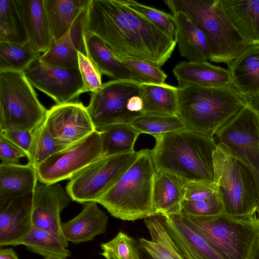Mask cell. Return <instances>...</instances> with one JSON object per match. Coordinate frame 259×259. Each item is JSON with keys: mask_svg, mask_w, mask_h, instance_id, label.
<instances>
[{"mask_svg": "<svg viewBox=\"0 0 259 259\" xmlns=\"http://www.w3.org/2000/svg\"><path fill=\"white\" fill-rule=\"evenodd\" d=\"M178 88L177 116L186 129L213 138L246 105L233 86Z\"/></svg>", "mask_w": 259, "mask_h": 259, "instance_id": "obj_3", "label": "cell"}, {"mask_svg": "<svg viewBox=\"0 0 259 259\" xmlns=\"http://www.w3.org/2000/svg\"><path fill=\"white\" fill-rule=\"evenodd\" d=\"M139 151L101 156L70 179L66 190L70 198L84 204L98 203L137 159Z\"/></svg>", "mask_w": 259, "mask_h": 259, "instance_id": "obj_9", "label": "cell"}, {"mask_svg": "<svg viewBox=\"0 0 259 259\" xmlns=\"http://www.w3.org/2000/svg\"><path fill=\"white\" fill-rule=\"evenodd\" d=\"M84 37L88 56L101 74L113 80H136L135 76L131 69L101 39L86 30Z\"/></svg>", "mask_w": 259, "mask_h": 259, "instance_id": "obj_28", "label": "cell"}, {"mask_svg": "<svg viewBox=\"0 0 259 259\" xmlns=\"http://www.w3.org/2000/svg\"><path fill=\"white\" fill-rule=\"evenodd\" d=\"M0 42H28L17 0H0Z\"/></svg>", "mask_w": 259, "mask_h": 259, "instance_id": "obj_33", "label": "cell"}, {"mask_svg": "<svg viewBox=\"0 0 259 259\" xmlns=\"http://www.w3.org/2000/svg\"><path fill=\"white\" fill-rule=\"evenodd\" d=\"M19 245H25L30 251L45 258L66 259L71 254L67 249V242L47 231L33 226Z\"/></svg>", "mask_w": 259, "mask_h": 259, "instance_id": "obj_32", "label": "cell"}, {"mask_svg": "<svg viewBox=\"0 0 259 259\" xmlns=\"http://www.w3.org/2000/svg\"><path fill=\"white\" fill-rule=\"evenodd\" d=\"M28 43L44 53L52 42L44 0H17Z\"/></svg>", "mask_w": 259, "mask_h": 259, "instance_id": "obj_23", "label": "cell"}, {"mask_svg": "<svg viewBox=\"0 0 259 259\" xmlns=\"http://www.w3.org/2000/svg\"><path fill=\"white\" fill-rule=\"evenodd\" d=\"M31 84L51 98L57 104L75 102L85 90L78 68L47 63L39 57L23 71Z\"/></svg>", "mask_w": 259, "mask_h": 259, "instance_id": "obj_13", "label": "cell"}, {"mask_svg": "<svg viewBox=\"0 0 259 259\" xmlns=\"http://www.w3.org/2000/svg\"><path fill=\"white\" fill-rule=\"evenodd\" d=\"M138 95L143 102V114L177 116L178 87L165 83H141Z\"/></svg>", "mask_w": 259, "mask_h": 259, "instance_id": "obj_29", "label": "cell"}, {"mask_svg": "<svg viewBox=\"0 0 259 259\" xmlns=\"http://www.w3.org/2000/svg\"><path fill=\"white\" fill-rule=\"evenodd\" d=\"M34 132L20 130H0V137L25 151L28 155L33 139Z\"/></svg>", "mask_w": 259, "mask_h": 259, "instance_id": "obj_43", "label": "cell"}, {"mask_svg": "<svg viewBox=\"0 0 259 259\" xmlns=\"http://www.w3.org/2000/svg\"><path fill=\"white\" fill-rule=\"evenodd\" d=\"M78 65L85 92L95 93L102 87V74L92 60L80 52L78 53Z\"/></svg>", "mask_w": 259, "mask_h": 259, "instance_id": "obj_41", "label": "cell"}, {"mask_svg": "<svg viewBox=\"0 0 259 259\" xmlns=\"http://www.w3.org/2000/svg\"><path fill=\"white\" fill-rule=\"evenodd\" d=\"M164 3L172 14L185 13L202 30L209 44L210 61L228 65L251 46L232 24L221 0H166Z\"/></svg>", "mask_w": 259, "mask_h": 259, "instance_id": "obj_5", "label": "cell"}, {"mask_svg": "<svg viewBox=\"0 0 259 259\" xmlns=\"http://www.w3.org/2000/svg\"><path fill=\"white\" fill-rule=\"evenodd\" d=\"M180 214L223 259H259V221L256 214L245 217L224 213L209 217Z\"/></svg>", "mask_w": 259, "mask_h": 259, "instance_id": "obj_6", "label": "cell"}, {"mask_svg": "<svg viewBox=\"0 0 259 259\" xmlns=\"http://www.w3.org/2000/svg\"><path fill=\"white\" fill-rule=\"evenodd\" d=\"M151 150L156 170L171 173L185 183L214 184L213 137L187 129L153 136Z\"/></svg>", "mask_w": 259, "mask_h": 259, "instance_id": "obj_2", "label": "cell"}, {"mask_svg": "<svg viewBox=\"0 0 259 259\" xmlns=\"http://www.w3.org/2000/svg\"><path fill=\"white\" fill-rule=\"evenodd\" d=\"M185 199L187 200H201L218 193L214 184L191 182L185 183Z\"/></svg>", "mask_w": 259, "mask_h": 259, "instance_id": "obj_42", "label": "cell"}, {"mask_svg": "<svg viewBox=\"0 0 259 259\" xmlns=\"http://www.w3.org/2000/svg\"><path fill=\"white\" fill-rule=\"evenodd\" d=\"M28 157L27 153L13 143L0 137V158L1 162L19 163V159Z\"/></svg>", "mask_w": 259, "mask_h": 259, "instance_id": "obj_44", "label": "cell"}, {"mask_svg": "<svg viewBox=\"0 0 259 259\" xmlns=\"http://www.w3.org/2000/svg\"><path fill=\"white\" fill-rule=\"evenodd\" d=\"M156 171L151 150H141L135 161L98 203L114 217L124 221L156 214L153 204Z\"/></svg>", "mask_w": 259, "mask_h": 259, "instance_id": "obj_4", "label": "cell"}, {"mask_svg": "<svg viewBox=\"0 0 259 259\" xmlns=\"http://www.w3.org/2000/svg\"><path fill=\"white\" fill-rule=\"evenodd\" d=\"M185 183L169 172L156 170L153 183V204L156 214H180L185 199Z\"/></svg>", "mask_w": 259, "mask_h": 259, "instance_id": "obj_21", "label": "cell"}, {"mask_svg": "<svg viewBox=\"0 0 259 259\" xmlns=\"http://www.w3.org/2000/svg\"><path fill=\"white\" fill-rule=\"evenodd\" d=\"M44 124L62 148L79 142L96 131L87 107L77 101L52 106L48 111Z\"/></svg>", "mask_w": 259, "mask_h": 259, "instance_id": "obj_14", "label": "cell"}, {"mask_svg": "<svg viewBox=\"0 0 259 259\" xmlns=\"http://www.w3.org/2000/svg\"><path fill=\"white\" fill-rule=\"evenodd\" d=\"M177 27V40L180 54L188 61L209 60L210 49L202 30L185 13L174 14Z\"/></svg>", "mask_w": 259, "mask_h": 259, "instance_id": "obj_24", "label": "cell"}, {"mask_svg": "<svg viewBox=\"0 0 259 259\" xmlns=\"http://www.w3.org/2000/svg\"><path fill=\"white\" fill-rule=\"evenodd\" d=\"M131 8L140 14L177 43V27L174 16L134 0H123Z\"/></svg>", "mask_w": 259, "mask_h": 259, "instance_id": "obj_36", "label": "cell"}, {"mask_svg": "<svg viewBox=\"0 0 259 259\" xmlns=\"http://www.w3.org/2000/svg\"><path fill=\"white\" fill-rule=\"evenodd\" d=\"M127 109L133 113H142L143 109V102L138 95H134L128 100L126 103Z\"/></svg>", "mask_w": 259, "mask_h": 259, "instance_id": "obj_45", "label": "cell"}, {"mask_svg": "<svg viewBox=\"0 0 259 259\" xmlns=\"http://www.w3.org/2000/svg\"><path fill=\"white\" fill-rule=\"evenodd\" d=\"M31 194L0 200V246H16L32 227Z\"/></svg>", "mask_w": 259, "mask_h": 259, "instance_id": "obj_16", "label": "cell"}, {"mask_svg": "<svg viewBox=\"0 0 259 259\" xmlns=\"http://www.w3.org/2000/svg\"><path fill=\"white\" fill-rule=\"evenodd\" d=\"M214 184L221 200L223 213L233 217L255 214L259 194L249 170L221 144L213 154Z\"/></svg>", "mask_w": 259, "mask_h": 259, "instance_id": "obj_7", "label": "cell"}, {"mask_svg": "<svg viewBox=\"0 0 259 259\" xmlns=\"http://www.w3.org/2000/svg\"><path fill=\"white\" fill-rule=\"evenodd\" d=\"M108 216L101 210L97 203L83 204L81 212L66 223H62V231L67 241L78 244L92 240L106 230Z\"/></svg>", "mask_w": 259, "mask_h": 259, "instance_id": "obj_20", "label": "cell"}, {"mask_svg": "<svg viewBox=\"0 0 259 259\" xmlns=\"http://www.w3.org/2000/svg\"><path fill=\"white\" fill-rule=\"evenodd\" d=\"M229 20L250 45H259V0H221Z\"/></svg>", "mask_w": 259, "mask_h": 259, "instance_id": "obj_26", "label": "cell"}, {"mask_svg": "<svg viewBox=\"0 0 259 259\" xmlns=\"http://www.w3.org/2000/svg\"><path fill=\"white\" fill-rule=\"evenodd\" d=\"M45 259H60V258L53 257H49L45 258Z\"/></svg>", "mask_w": 259, "mask_h": 259, "instance_id": "obj_48", "label": "cell"}, {"mask_svg": "<svg viewBox=\"0 0 259 259\" xmlns=\"http://www.w3.org/2000/svg\"><path fill=\"white\" fill-rule=\"evenodd\" d=\"M257 213H258V217L257 218H258V220L259 221V207H258V210H257Z\"/></svg>", "mask_w": 259, "mask_h": 259, "instance_id": "obj_49", "label": "cell"}, {"mask_svg": "<svg viewBox=\"0 0 259 259\" xmlns=\"http://www.w3.org/2000/svg\"><path fill=\"white\" fill-rule=\"evenodd\" d=\"M243 98L246 104L256 113L259 118V92L252 95Z\"/></svg>", "mask_w": 259, "mask_h": 259, "instance_id": "obj_46", "label": "cell"}, {"mask_svg": "<svg viewBox=\"0 0 259 259\" xmlns=\"http://www.w3.org/2000/svg\"><path fill=\"white\" fill-rule=\"evenodd\" d=\"M40 55L28 42L24 44L0 42V70L23 72Z\"/></svg>", "mask_w": 259, "mask_h": 259, "instance_id": "obj_34", "label": "cell"}, {"mask_svg": "<svg viewBox=\"0 0 259 259\" xmlns=\"http://www.w3.org/2000/svg\"><path fill=\"white\" fill-rule=\"evenodd\" d=\"M48 111L23 72L0 70V130L34 132Z\"/></svg>", "mask_w": 259, "mask_h": 259, "instance_id": "obj_8", "label": "cell"}, {"mask_svg": "<svg viewBox=\"0 0 259 259\" xmlns=\"http://www.w3.org/2000/svg\"><path fill=\"white\" fill-rule=\"evenodd\" d=\"M62 149L52 137L44 123L34 131L27 157L28 162L36 168L48 158Z\"/></svg>", "mask_w": 259, "mask_h": 259, "instance_id": "obj_38", "label": "cell"}, {"mask_svg": "<svg viewBox=\"0 0 259 259\" xmlns=\"http://www.w3.org/2000/svg\"><path fill=\"white\" fill-rule=\"evenodd\" d=\"M141 83L132 79H113L92 93L87 108L97 131L113 124H130L143 114L130 112L126 108L129 98L139 94Z\"/></svg>", "mask_w": 259, "mask_h": 259, "instance_id": "obj_11", "label": "cell"}, {"mask_svg": "<svg viewBox=\"0 0 259 259\" xmlns=\"http://www.w3.org/2000/svg\"><path fill=\"white\" fill-rule=\"evenodd\" d=\"M0 259H19V258L13 248H1L0 250Z\"/></svg>", "mask_w": 259, "mask_h": 259, "instance_id": "obj_47", "label": "cell"}, {"mask_svg": "<svg viewBox=\"0 0 259 259\" xmlns=\"http://www.w3.org/2000/svg\"><path fill=\"white\" fill-rule=\"evenodd\" d=\"M66 190L59 184L37 183L31 195L32 225L67 242L62 231L61 213L70 202Z\"/></svg>", "mask_w": 259, "mask_h": 259, "instance_id": "obj_15", "label": "cell"}, {"mask_svg": "<svg viewBox=\"0 0 259 259\" xmlns=\"http://www.w3.org/2000/svg\"><path fill=\"white\" fill-rule=\"evenodd\" d=\"M99 132L102 142V156L134 151L135 142L140 135L126 123L113 124Z\"/></svg>", "mask_w": 259, "mask_h": 259, "instance_id": "obj_31", "label": "cell"}, {"mask_svg": "<svg viewBox=\"0 0 259 259\" xmlns=\"http://www.w3.org/2000/svg\"><path fill=\"white\" fill-rule=\"evenodd\" d=\"M100 247L105 259H142L135 240L121 231Z\"/></svg>", "mask_w": 259, "mask_h": 259, "instance_id": "obj_37", "label": "cell"}, {"mask_svg": "<svg viewBox=\"0 0 259 259\" xmlns=\"http://www.w3.org/2000/svg\"><path fill=\"white\" fill-rule=\"evenodd\" d=\"M88 7L74 22L70 30L59 39L52 41L39 58L44 62L66 68H78V53L87 55L84 34Z\"/></svg>", "mask_w": 259, "mask_h": 259, "instance_id": "obj_17", "label": "cell"}, {"mask_svg": "<svg viewBox=\"0 0 259 259\" xmlns=\"http://www.w3.org/2000/svg\"><path fill=\"white\" fill-rule=\"evenodd\" d=\"M100 134L95 131L79 142L64 148L46 159L36 168L38 181L54 184L70 179L102 156Z\"/></svg>", "mask_w": 259, "mask_h": 259, "instance_id": "obj_12", "label": "cell"}, {"mask_svg": "<svg viewBox=\"0 0 259 259\" xmlns=\"http://www.w3.org/2000/svg\"><path fill=\"white\" fill-rule=\"evenodd\" d=\"M213 138L240 161L251 172L259 194V118L245 105L222 126Z\"/></svg>", "mask_w": 259, "mask_h": 259, "instance_id": "obj_10", "label": "cell"}, {"mask_svg": "<svg viewBox=\"0 0 259 259\" xmlns=\"http://www.w3.org/2000/svg\"><path fill=\"white\" fill-rule=\"evenodd\" d=\"M163 216L169 233L185 259H223L203 236L185 222L180 213Z\"/></svg>", "mask_w": 259, "mask_h": 259, "instance_id": "obj_18", "label": "cell"}, {"mask_svg": "<svg viewBox=\"0 0 259 259\" xmlns=\"http://www.w3.org/2000/svg\"><path fill=\"white\" fill-rule=\"evenodd\" d=\"M38 182L36 167L31 163L1 162L0 200L30 195Z\"/></svg>", "mask_w": 259, "mask_h": 259, "instance_id": "obj_22", "label": "cell"}, {"mask_svg": "<svg viewBox=\"0 0 259 259\" xmlns=\"http://www.w3.org/2000/svg\"><path fill=\"white\" fill-rule=\"evenodd\" d=\"M223 213V204L217 193L211 197L201 200L190 201L184 199L181 213L195 217H209Z\"/></svg>", "mask_w": 259, "mask_h": 259, "instance_id": "obj_40", "label": "cell"}, {"mask_svg": "<svg viewBox=\"0 0 259 259\" xmlns=\"http://www.w3.org/2000/svg\"><path fill=\"white\" fill-rule=\"evenodd\" d=\"M130 124L138 133L152 136L186 129L177 116L141 114L135 117Z\"/></svg>", "mask_w": 259, "mask_h": 259, "instance_id": "obj_35", "label": "cell"}, {"mask_svg": "<svg viewBox=\"0 0 259 259\" xmlns=\"http://www.w3.org/2000/svg\"><path fill=\"white\" fill-rule=\"evenodd\" d=\"M172 72L177 80L178 88L233 86L228 69L206 61L181 62L175 66Z\"/></svg>", "mask_w": 259, "mask_h": 259, "instance_id": "obj_19", "label": "cell"}, {"mask_svg": "<svg viewBox=\"0 0 259 259\" xmlns=\"http://www.w3.org/2000/svg\"><path fill=\"white\" fill-rule=\"evenodd\" d=\"M85 30L101 39L119 59H138L159 67L177 44L123 0H90Z\"/></svg>", "mask_w": 259, "mask_h": 259, "instance_id": "obj_1", "label": "cell"}, {"mask_svg": "<svg viewBox=\"0 0 259 259\" xmlns=\"http://www.w3.org/2000/svg\"><path fill=\"white\" fill-rule=\"evenodd\" d=\"M235 90L243 97L259 92V45H251L227 65Z\"/></svg>", "mask_w": 259, "mask_h": 259, "instance_id": "obj_25", "label": "cell"}, {"mask_svg": "<svg viewBox=\"0 0 259 259\" xmlns=\"http://www.w3.org/2000/svg\"><path fill=\"white\" fill-rule=\"evenodd\" d=\"M90 0H44L52 41L64 35Z\"/></svg>", "mask_w": 259, "mask_h": 259, "instance_id": "obj_30", "label": "cell"}, {"mask_svg": "<svg viewBox=\"0 0 259 259\" xmlns=\"http://www.w3.org/2000/svg\"><path fill=\"white\" fill-rule=\"evenodd\" d=\"M120 60L133 72L136 80L141 83L162 84L167 78V75L160 67L150 62L132 58Z\"/></svg>", "mask_w": 259, "mask_h": 259, "instance_id": "obj_39", "label": "cell"}, {"mask_svg": "<svg viewBox=\"0 0 259 259\" xmlns=\"http://www.w3.org/2000/svg\"><path fill=\"white\" fill-rule=\"evenodd\" d=\"M151 240L139 239V244L151 259H185L175 243L160 214L144 219Z\"/></svg>", "mask_w": 259, "mask_h": 259, "instance_id": "obj_27", "label": "cell"}]
</instances>
